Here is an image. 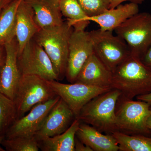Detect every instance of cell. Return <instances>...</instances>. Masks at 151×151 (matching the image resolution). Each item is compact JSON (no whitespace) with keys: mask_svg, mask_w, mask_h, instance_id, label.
<instances>
[{"mask_svg":"<svg viewBox=\"0 0 151 151\" xmlns=\"http://www.w3.org/2000/svg\"><path fill=\"white\" fill-rule=\"evenodd\" d=\"M119 144V151H151V138L144 135H128L116 131L111 134Z\"/></svg>","mask_w":151,"mask_h":151,"instance_id":"cell-22","label":"cell"},{"mask_svg":"<svg viewBox=\"0 0 151 151\" xmlns=\"http://www.w3.org/2000/svg\"><path fill=\"white\" fill-rule=\"evenodd\" d=\"M142 63L151 70V46L140 58Z\"/></svg>","mask_w":151,"mask_h":151,"instance_id":"cell-26","label":"cell"},{"mask_svg":"<svg viewBox=\"0 0 151 151\" xmlns=\"http://www.w3.org/2000/svg\"><path fill=\"white\" fill-rule=\"evenodd\" d=\"M17 63L21 75H37L48 81H58L51 60L33 38L18 54Z\"/></svg>","mask_w":151,"mask_h":151,"instance_id":"cell-8","label":"cell"},{"mask_svg":"<svg viewBox=\"0 0 151 151\" xmlns=\"http://www.w3.org/2000/svg\"><path fill=\"white\" fill-rule=\"evenodd\" d=\"M145 1V0H111L110 9L115 8L124 2L130 1L131 3H135L139 5L142 4Z\"/></svg>","mask_w":151,"mask_h":151,"instance_id":"cell-28","label":"cell"},{"mask_svg":"<svg viewBox=\"0 0 151 151\" xmlns=\"http://www.w3.org/2000/svg\"><path fill=\"white\" fill-rule=\"evenodd\" d=\"M151 105L144 101H134L120 96L116 114L119 131L134 134H147L151 131L147 126Z\"/></svg>","mask_w":151,"mask_h":151,"instance_id":"cell-7","label":"cell"},{"mask_svg":"<svg viewBox=\"0 0 151 151\" xmlns=\"http://www.w3.org/2000/svg\"><path fill=\"white\" fill-rule=\"evenodd\" d=\"M121 95L120 91L115 89L100 94L86 103L76 118L102 133L111 134L119 131L116 110Z\"/></svg>","mask_w":151,"mask_h":151,"instance_id":"cell-2","label":"cell"},{"mask_svg":"<svg viewBox=\"0 0 151 151\" xmlns=\"http://www.w3.org/2000/svg\"><path fill=\"white\" fill-rule=\"evenodd\" d=\"M73 29L67 22H64L60 26L42 29L33 37L51 60L58 80L65 76L69 39Z\"/></svg>","mask_w":151,"mask_h":151,"instance_id":"cell-3","label":"cell"},{"mask_svg":"<svg viewBox=\"0 0 151 151\" xmlns=\"http://www.w3.org/2000/svg\"><path fill=\"white\" fill-rule=\"evenodd\" d=\"M93 53V43L89 32L84 29H73L69 41L65 76L68 81L75 82L79 71Z\"/></svg>","mask_w":151,"mask_h":151,"instance_id":"cell-10","label":"cell"},{"mask_svg":"<svg viewBox=\"0 0 151 151\" xmlns=\"http://www.w3.org/2000/svg\"><path fill=\"white\" fill-rule=\"evenodd\" d=\"M5 139V136H0V151H6L2 147V142L4 139Z\"/></svg>","mask_w":151,"mask_h":151,"instance_id":"cell-33","label":"cell"},{"mask_svg":"<svg viewBox=\"0 0 151 151\" xmlns=\"http://www.w3.org/2000/svg\"><path fill=\"white\" fill-rule=\"evenodd\" d=\"M81 121L75 118L65 132L52 137L37 139L40 150L42 151H75V138Z\"/></svg>","mask_w":151,"mask_h":151,"instance_id":"cell-19","label":"cell"},{"mask_svg":"<svg viewBox=\"0 0 151 151\" xmlns=\"http://www.w3.org/2000/svg\"><path fill=\"white\" fill-rule=\"evenodd\" d=\"M32 7L36 21L42 29L58 26L64 23L59 0H25Z\"/></svg>","mask_w":151,"mask_h":151,"instance_id":"cell-17","label":"cell"},{"mask_svg":"<svg viewBox=\"0 0 151 151\" xmlns=\"http://www.w3.org/2000/svg\"><path fill=\"white\" fill-rule=\"evenodd\" d=\"M147 128L151 131V111L147 120Z\"/></svg>","mask_w":151,"mask_h":151,"instance_id":"cell-32","label":"cell"},{"mask_svg":"<svg viewBox=\"0 0 151 151\" xmlns=\"http://www.w3.org/2000/svg\"><path fill=\"white\" fill-rule=\"evenodd\" d=\"M112 81L113 72L93 53L84 63L74 83L112 89Z\"/></svg>","mask_w":151,"mask_h":151,"instance_id":"cell-14","label":"cell"},{"mask_svg":"<svg viewBox=\"0 0 151 151\" xmlns=\"http://www.w3.org/2000/svg\"><path fill=\"white\" fill-rule=\"evenodd\" d=\"M14 0H0V14L2 11Z\"/></svg>","mask_w":151,"mask_h":151,"instance_id":"cell-31","label":"cell"},{"mask_svg":"<svg viewBox=\"0 0 151 151\" xmlns=\"http://www.w3.org/2000/svg\"><path fill=\"white\" fill-rule=\"evenodd\" d=\"M75 151H93L90 147L86 145L78 139L76 136L75 138Z\"/></svg>","mask_w":151,"mask_h":151,"instance_id":"cell-27","label":"cell"},{"mask_svg":"<svg viewBox=\"0 0 151 151\" xmlns=\"http://www.w3.org/2000/svg\"><path fill=\"white\" fill-rule=\"evenodd\" d=\"M18 119L17 110L14 100L0 93V136H5Z\"/></svg>","mask_w":151,"mask_h":151,"instance_id":"cell-23","label":"cell"},{"mask_svg":"<svg viewBox=\"0 0 151 151\" xmlns=\"http://www.w3.org/2000/svg\"><path fill=\"white\" fill-rule=\"evenodd\" d=\"M75 118L73 112L60 98L50 111L35 136L37 139L60 134L69 128Z\"/></svg>","mask_w":151,"mask_h":151,"instance_id":"cell-13","label":"cell"},{"mask_svg":"<svg viewBox=\"0 0 151 151\" xmlns=\"http://www.w3.org/2000/svg\"><path fill=\"white\" fill-rule=\"evenodd\" d=\"M139 12V5L130 3L121 4L115 8L110 9L95 16L88 17L86 20L96 23L102 30H113L122 24L127 19Z\"/></svg>","mask_w":151,"mask_h":151,"instance_id":"cell-16","label":"cell"},{"mask_svg":"<svg viewBox=\"0 0 151 151\" xmlns=\"http://www.w3.org/2000/svg\"><path fill=\"white\" fill-rule=\"evenodd\" d=\"M49 85L69 107L75 118L86 103L112 89L100 88L81 83L64 84L57 80H47Z\"/></svg>","mask_w":151,"mask_h":151,"instance_id":"cell-9","label":"cell"},{"mask_svg":"<svg viewBox=\"0 0 151 151\" xmlns=\"http://www.w3.org/2000/svg\"><path fill=\"white\" fill-rule=\"evenodd\" d=\"M76 136L93 151H119V144L113 135L104 134L89 124L81 123Z\"/></svg>","mask_w":151,"mask_h":151,"instance_id":"cell-18","label":"cell"},{"mask_svg":"<svg viewBox=\"0 0 151 151\" xmlns=\"http://www.w3.org/2000/svg\"><path fill=\"white\" fill-rule=\"evenodd\" d=\"M113 31L100 29L89 32L94 54L112 72L131 55L127 43Z\"/></svg>","mask_w":151,"mask_h":151,"instance_id":"cell-6","label":"cell"},{"mask_svg":"<svg viewBox=\"0 0 151 151\" xmlns=\"http://www.w3.org/2000/svg\"><path fill=\"white\" fill-rule=\"evenodd\" d=\"M40 29L32 7L25 0H22L17 11L16 22L15 37L18 54Z\"/></svg>","mask_w":151,"mask_h":151,"instance_id":"cell-15","label":"cell"},{"mask_svg":"<svg viewBox=\"0 0 151 151\" xmlns=\"http://www.w3.org/2000/svg\"><path fill=\"white\" fill-rule=\"evenodd\" d=\"M2 146L8 151H38L40 150L35 136L5 138Z\"/></svg>","mask_w":151,"mask_h":151,"instance_id":"cell-24","label":"cell"},{"mask_svg":"<svg viewBox=\"0 0 151 151\" xmlns=\"http://www.w3.org/2000/svg\"><path fill=\"white\" fill-rule=\"evenodd\" d=\"M22 0H14L0 14V47L15 37L17 11Z\"/></svg>","mask_w":151,"mask_h":151,"instance_id":"cell-20","label":"cell"},{"mask_svg":"<svg viewBox=\"0 0 151 151\" xmlns=\"http://www.w3.org/2000/svg\"><path fill=\"white\" fill-rule=\"evenodd\" d=\"M112 88L119 90L121 97L131 100L151 93V70L131 55L113 72Z\"/></svg>","mask_w":151,"mask_h":151,"instance_id":"cell-1","label":"cell"},{"mask_svg":"<svg viewBox=\"0 0 151 151\" xmlns=\"http://www.w3.org/2000/svg\"><path fill=\"white\" fill-rule=\"evenodd\" d=\"M5 58V50L4 47H0V72L2 67Z\"/></svg>","mask_w":151,"mask_h":151,"instance_id":"cell-30","label":"cell"},{"mask_svg":"<svg viewBox=\"0 0 151 151\" xmlns=\"http://www.w3.org/2000/svg\"><path fill=\"white\" fill-rule=\"evenodd\" d=\"M88 17L95 16L110 9L111 0H77Z\"/></svg>","mask_w":151,"mask_h":151,"instance_id":"cell-25","label":"cell"},{"mask_svg":"<svg viewBox=\"0 0 151 151\" xmlns=\"http://www.w3.org/2000/svg\"><path fill=\"white\" fill-rule=\"evenodd\" d=\"M114 31L127 43L131 55L140 59L151 46V14L138 13Z\"/></svg>","mask_w":151,"mask_h":151,"instance_id":"cell-4","label":"cell"},{"mask_svg":"<svg viewBox=\"0 0 151 151\" xmlns=\"http://www.w3.org/2000/svg\"><path fill=\"white\" fill-rule=\"evenodd\" d=\"M136 98L139 100L144 101L151 105V92L148 94L137 96Z\"/></svg>","mask_w":151,"mask_h":151,"instance_id":"cell-29","label":"cell"},{"mask_svg":"<svg viewBox=\"0 0 151 151\" xmlns=\"http://www.w3.org/2000/svg\"><path fill=\"white\" fill-rule=\"evenodd\" d=\"M4 47L5 58L0 72V93L14 100L22 76L18 65V47L16 37Z\"/></svg>","mask_w":151,"mask_h":151,"instance_id":"cell-12","label":"cell"},{"mask_svg":"<svg viewBox=\"0 0 151 151\" xmlns=\"http://www.w3.org/2000/svg\"><path fill=\"white\" fill-rule=\"evenodd\" d=\"M60 97L58 96L33 107L26 116L17 119L5 135V138L33 136L42 126L45 118Z\"/></svg>","mask_w":151,"mask_h":151,"instance_id":"cell-11","label":"cell"},{"mask_svg":"<svg viewBox=\"0 0 151 151\" xmlns=\"http://www.w3.org/2000/svg\"><path fill=\"white\" fill-rule=\"evenodd\" d=\"M59 4L63 16L73 29H85L90 22L86 20L88 16L77 0H59Z\"/></svg>","mask_w":151,"mask_h":151,"instance_id":"cell-21","label":"cell"},{"mask_svg":"<svg viewBox=\"0 0 151 151\" xmlns=\"http://www.w3.org/2000/svg\"><path fill=\"white\" fill-rule=\"evenodd\" d=\"M56 96L47 80L44 78L37 75H22L14 100L18 119L36 105L45 103Z\"/></svg>","mask_w":151,"mask_h":151,"instance_id":"cell-5","label":"cell"}]
</instances>
